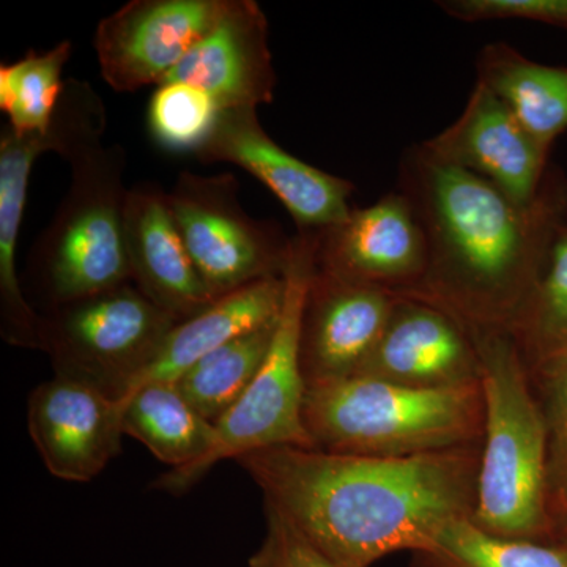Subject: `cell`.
<instances>
[{
	"label": "cell",
	"mask_w": 567,
	"mask_h": 567,
	"mask_svg": "<svg viewBox=\"0 0 567 567\" xmlns=\"http://www.w3.org/2000/svg\"><path fill=\"white\" fill-rule=\"evenodd\" d=\"M481 445L413 457H368L276 446L237 462L334 567H372L398 551L424 554L473 516Z\"/></svg>",
	"instance_id": "6da1fadb"
},
{
	"label": "cell",
	"mask_w": 567,
	"mask_h": 567,
	"mask_svg": "<svg viewBox=\"0 0 567 567\" xmlns=\"http://www.w3.org/2000/svg\"><path fill=\"white\" fill-rule=\"evenodd\" d=\"M398 192L427 245L423 279L404 297L439 306L466 330L511 333L567 224V183L550 173L535 203L517 204L420 144L402 155Z\"/></svg>",
	"instance_id": "7a4b0ae2"
},
{
	"label": "cell",
	"mask_w": 567,
	"mask_h": 567,
	"mask_svg": "<svg viewBox=\"0 0 567 567\" xmlns=\"http://www.w3.org/2000/svg\"><path fill=\"white\" fill-rule=\"evenodd\" d=\"M480 353L484 432L472 522L499 537L554 543L547 429L509 331L468 330Z\"/></svg>",
	"instance_id": "3957f363"
},
{
	"label": "cell",
	"mask_w": 567,
	"mask_h": 567,
	"mask_svg": "<svg viewBox=\"0 0 567 567\" xmlns=\"http://www.w3.org/2000/svg\"><path fill=\"white\" fill-rule=\"evenodd\" d=\"M303 417L316 450L423 456L483 442V388L480 382L424 390L352 375L309 385Z\"/></svg>",
	"instance_id": "277c9868"
},
{
	"label": "cell",
	"mask_w": 567,
	"mask_h": 567,
	"mask_svg": "<svg viewBox=\"0 0 567 567\" xmlns=\"http://www.w3.org/2000/svg\"><path fill=\"white\" fill-rule=\"evenodd\" d=\"M69 193L29 257L51 308L132 282L125 249L122 145H96L71 159Z\"/></svg>",
	"instance_id": "5b68a950"
},
{
	"label": "cell",
	"mask_w": 567,
	"mask_h": 567,
	"mask_svg": "<svg viewBox=\"0 0 567 567\" xmlns=\"http://www.w3.org/2000/svg\"><path fill=\"white\" fill-rule=\"evenodd\" d=\"M317 235L292 237L284 270V305L274 341L262 368L246 393L216 423V442L199 461L171 470L155 488L181 495L189 491L219 462L276 446L315 447L306 431L303 410L308 382L301 368V322L306 295L316 270Z\"/></svg>",
	"instance_id": "8992f818"
},
{
	"label": "cell",
	"mask_w": 567,
	"mask_h": 567,
	"mask_svg": "<svg viewBox=\"0 0 567 567\" xmlns=\"http://www.w3.org/2000/svg\"><path fill=\"white\" fill-rule=\"evenodd\" d=\"M43 350L55 375L121 401L178 323L133 282L55 306L43 317Z\"/></svg>",
	"instance_id": "52a82bcc"
},
{
	"label": "cell",
	"mask_w": 567,
	"mask_h": 567,
	"mask_svg": "<svg viewBox=\"0 0 567 567\" xmlns=\"http://www.w3.org/2000/svg\"><path fill=\"white\" fill-rule=\"evenodd\" d=\"M169 204L183 244L215 300L284 275L292 238L244 210L234 175L182 173Z\"/></svg>",
	"instance_id": "ba28073f"
},
{
	"label": "cell",
	"mask_w": 567,
	"mask_h": 567,
	"mask_svg": "<svg viewBox=\"0 0 567 567\" xmlns=\"http://www.w3.org/2000/svg\"><path fill=\"white\" fill-rule=\"evenodd\" d=\"M203 163H229L264 183L290 213L298 234H322L352 212L353 183L301 162L271 140L256 107L219 111L196 153Z\"/></svg>",
	"instance_id": "9c48e42d"
},
{
	"label": "cell",
	"mask_w": 567,
	"mask_h": 567,
	"mask_svg": "<svg viewBox=\"0 0 567 567\" xmlns=\"http://www.w3.org/2000/svg\"><path fill=\"white\" fill-rule=\"evenodd\" d=\"M224 0H132L96 25L93 48L115 92L159 85L199 43Z\"/></svg>",
	"instance_id": "30bf717a"
},
{
	"label": "cell",
	"mask_w": 567,
	"mask_h": 567,
	"mask_svg": "<svg viewBox=\"0 0 567 567\" xmlns=\"http://www.w3.org/2000/svg\"><path fill=\"white\" fill-rule=\"evenodd\" d=\"M425 265L423 227L398 189L317 234V270L344 281L404 295L423 279Z\"/></svg>",
	"instance_id": "8fae6325"
},
{
	"label": "cell",
	"mask_w": 567,
	"mask_h": 567,
	"mask_svg": "<svg viewBox=\"0 0 567 567\" xmlns=\"http://www.w3.org/2000/svg\"><path fill=\"white\" fill-rule=\"evenodd\" d=\"M421 145L439 162L484 178L522 205L535 203L550 174V152L480 82L457 121Z\"/></svg>",
	"instance_id": "7c38bea8"
},
{
	"label": "cell",
	"mask_w": 567,
	"mask_h": 567,
	"mask_svg": "<svg viewBox=\"0 0 567 567\" xmlns=\"http://www.w3.org/2000/svg\"><path fill=\"white\" fill-rule=\"evenodd\" d=\"M29 434L52 476L87 483L122 450V409L99 388L55 375L29 399Z\"/></svg>",
	"instance_id": "4fadbf2b"
},
{
	"label": "cell",
	"mask_w": 567,
	"mask_h": 567,
	"mask_svg": "<svg viewBox=\"0 0 567 567\" xmlns=\"http://www.w3.org/2000/svg\"><path fill=\"white\" fill-rule=\"evenodd\" d=\"M354 375L442 390L480 383L481 360L457 319L439 306L399 295L385 330Z\"/></svg>",
	"instance_id": "5bb4252c"
},
{
	"label": "cell",
	"mask_w": 567,
	"mask_h": 567,
	"mask_svg": "<svg viewBox=\"0 0 567 567\" xmlns=\"http://www.w3.org/2000/svg\"><path fill=\"white\" fill-rule=\"evenodd\" d=\"M399 295L315 270L301 322V368L309 385L357 374L385 330Z\"/></svg>",
	"instance_id": "9a60e30c"
},
{
	"label": "cell",
	"mask_w": 567,
	"mask_h": 567,
	"mask_svg": "<svg viewBox=\"0 0 567 567\" xmlns=\"http://www.w3.org/2000/svg\"><path fill=\"white\" fill-rule=\"evenodd\" d=\"M167 81L200 89L219 110H257L274 102L276 73L262 7L254 0H224L212 28Z\"/></svg>",
	"instance_id": "2e32d148"
},
{
	"label": "cell",
	"mask_w": 567,
	"mask_h": 567,
	"mask_svg": "<svg viewBox=\"0 0 567 567\" xmlns=\"http://www.w3.org/2000/svg\"><path fill=\"white\" fill-rule=\"evenodd\" d=\"M125 249L134 286L178 322L215 303L183 244L169 193L158 183L144 182L128 189Z\"/></svg>",
	"instance_id": "e0dca14e"
},
{
	"label": "cell",
	"mask_w": 567,
	"mask_h": 567,
	"mask_svg": "<svg viewBox=\"0 0 567 567\" xmlns=\"http://www.w3.org/2000/svg\"><path fill=\"white\" fill-rule=\"evenodd\" d=\"M286 282L264 279L218 298L203 312L175 323L152 363L134 379L125 395L145 383H175L203 358L246 331L278 319Z\"/></svg>",
	"instance_id": "ac0fdd59"
},
{
	"label": "cell",
	"mask_w": 567,
	"mask_h": 567,
	"mask_svg": "<svg viewBox=\"0 0 567 567\" xmlns=\"http://www.w3.org/2000/svg\"><path fill=\"white\" fill-rule=\"evenodd\" d=\"M50 152L44 134H0V333L10 346L43 350V316L22 292L17 268L18 241L33 163Z\"/></svg>",
	"instance_id": "d6986e66"
},
{
	"label": "cell",
	"mask_w": 567,
	"mask_h": 567,
	"mask_svg": "<svg viewBox=\"0 0 567 567\" xmlns=\"http://www.w3.org/2000/svg\"><path fill=\"white\" fill-rule=\"evenodd\" d=\"M476 82L509 107L544 151L567 132V66L529 61L498 41L477 54Z\"/></svg>",
	"instance_id": "ffe728a7"
},
{
	"label": "cell",
	"mask_w": 567,
	"mask_h": 567,
	"mask_svg": "<svg viewBox=\"0 0 567 567\" xmlns=\"http://www.w3.org/2000/svg\"><path fill=\"white\" fill-rule=\"evenodd\" d=\"M118 404L123 434L140 440L171 470L194 464L215 445L216 425L194 410L175 383H145Z\"/></svg>",
	"instance_id": "44dd1931"
},
{
	"label": "cell",
	"mask_w": 567,
	"mask_h": 567,
	"mask_svg": "<svg viewBox=\"0 0 567 567\" xmlns=\"http://www.w3.org/2000/svg\"><path fill=\"white\" fill-rule=\"evenodd\" d=\"M278 319L219 347L175 382L183 398L205 420L218 423L240 401L262 368Z\"/></svg>",
	"instance_id": "7402d4cb"
},
{
	"label": "cell",
	"mask_w": 567,
	"mask_h": 567,
	"mask_svg": "<svg viewBox=\"0 0 567 567\" xmlns=\"http://www.w3.org/2000/svg\"><path fill=\"white\" fill-rule=\"evenodd\" d=\"M71 52L73 43L63 40L47 52L29 51L20 61L0 65V111L13 132L44 134L50 130Z\"/></svg>",
	"instance_id": "603a6c76"
},
{
	"label": "cell",
	"mask_w": 567,
	"mask_h": 567,
	"mask_svg": "<svg viewBox=\"0 0 567 567\" xmlns=\"http://www.w3.org/2000/svg\"><path fill=\"white\" fill-rule=\"evenodd\" d=\"M415 558L420 567H567L559 544L494 536L470 517L447 525L435 546Z\"/></svg>",
	"instance_id": "cb8c5ba5"
},
{
	"label": "cell",
	"mask_w": 567,
	"mask_h": 567,
	"mask_svg": "<svg viewBox=\"0 0 567 567\" xmlns=\"http://www.w3.org/2000/svg\"><path fill=\"white\" fill-rule=\"evenodd\" d=\"M511 334L528 369L567 354V224Z\"/></svg>",
	"instance_id": "d4e9b609"
},
{
	"label": "cell",
	"mask_w": 567,
	"mask_h": 567,
	"mask_svg": "<svg viewBox=\"0 0 567 567\" xmlns=\"http://www.w3.org/2000/svg\"><path fill=\"white\" fill-rule=\"evenodd\" d=\"M219 111L200 89L185 82H162L148 102V130L159 147L196 155L215 128Z\"/></svg>",
	"instance_id": "484cf974"
},
{
	"label": "cell",
	"mask_w": 567,
	"mask_h": 567,
	"mask_svg": "<svg viewBox=\"0 0 567 567\" xmlns=\"http://www.w3.org/2000/svg\"><path fill=\"white\" fill-rule=\"evenodd\" d=\"M528 371L546 421L548 502L555 517L567 507V354Z\"/></svg>",
	"instance_id": "4316f807"
},
{
	"label": "cell",
	"mask_w": 567,
	"mask_h": 567,
	"mask_svg": "<svg viewBox=\"0 0 567 567\" xmlns=\"http://www.w3.org/2000/svg\"><path fill=\"white\" fill-rule=\"evenodd\" d=\"M107 114L103 100L87 81L65 80L50 130L44 133L50 152L70 163L81 153L103 144Z\"/></svg>",
	"instance_id": "83f0119b"
},
{
	"label": "cell",
	"mask_w": 567,
	"mask_h": 567,
	"mask_svg": "<svg viewBox=\"0 0 567 567\" xmlns=\"http://www.w3.org/2000/svg\"><path fill=\"white\" fill-rule=\"evenodd\" d=\"M436 6L458 21L524 20L567 29V0H442Z\"/></svg>",
	"instance_id": "f1b7e54d"
},
{
	"label": "cell",
	"mask_w": 567,
	"mask_h": 567,
	"mask_svg": "<svg viewBox=\"0 0 567 567\" xmlns=\"http://www.w3.org/2000/svg\"><path fill=\"white\" fill-rule=\"evenodd\" d=\"M267 532L248 567H334L274 506L265 505Z\"/></svg>",
	"instance_id": "f546056e"
},
{
	"label": "cell",
	"mask_w": 567,
	"mask_h": 567,
	"mask_svg": "<svg viewBox=\"0 0 567 567\" xmlns=\"http://www.w3.org/2000/svg\"><path fill=\"white\" fill-rule=\"evenodd\" d=\"M554 543L559 544V546L565 547L567 550V507L559 511L557 516L554 517Z\"/></svg>",
	"instance_id": "4dcf8cb0"
}]
</instances>
